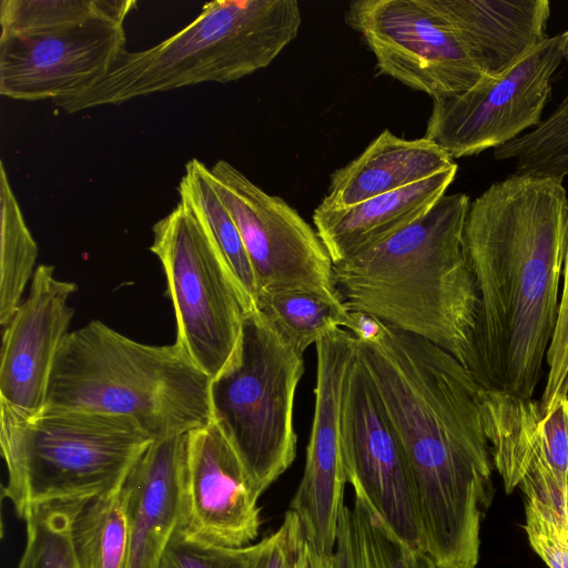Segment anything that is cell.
Instances as JSON below:
<instances>
[{
	"instance_id": "24",
	"label": "cell",
	"mask_w": 568,
	"mask_h": 568,
	"mask_svg": "<svg viewBox=\"0 0 568 568\" xmlns=\"http://www.w3.org/2000/svg\"><path fill=\"white\" fill-rule=\"evenodd\" d=\"M120 490L84 501L75 514L70 536L79 568L129 567L130 534Z\"/></svg>"
},
{
	"instance_id": "2",
	"label": "cell",
	"mask_w": 568,
	"mask_h": 568,
	"mask_svg": "<svg viewBox=\"0 0 568 568\" xmlns=\"http://www.w3.org/2000/svg\"><path fill=\"white\" fill-rule=\"evenodd\" d=\"M567 230L557 178L513 173L470 202L464 245L479 294L485 387L532 398L556 326Z\"/></svg>"
},
{
	"instance_id": "25",
	"label": "cell",
	"mask_w": 568,
	"mask_h": 568,
	"mask_svg": "<svg viewBox=\"0 0 568 568\" xmlns=\"http://www.w3.org/2000/svg\"><path fill=\"white\" fill-rule=\"evenodd\" d=\"M135 0H1L0 37L60 31L92 21L124 24Z\"/></svg>"
},
{
	"instance_id": "34",
	"label": "cell",
	"mask_w": 568,
	"mask_h": 568,
	"mask_svg": "<svg viewBox=\"0 0 568 568\" xmlns=\"http://www.w3.org/2000/svg\"><path fill=\"white\" fill-rule=\"evenodd\" d=\"M295 568H332V559L321 555L305 539Z\"/></svg>"
},
{
	"instance_id": "23",
	"label": "cell",
	"mask_w": 568,
	"mask_h": 568,
	"mask_svg": "<svg viewBox=\"0 0 568 568\" xmlns=\"http://www.w3.org/2000/svg\"><path fill=\"white\" fill-rule=\"evenodd\" d=\"M255 308L301 354L332 331L347 329L351 321V311L343 301L301 290L260 293Z\"/></svg>"
},
{
	"instance_id": "29",
	"label": "cell",
	"mask_w": 568,
	"mask_h": 568,
	"mask_svg": "<svg viewBox=\"0 0 568 568\" xmlns=\"http://www.w3.org/2000/svg\"><path fill=\"white\" fill-rule=\"evenodd\" d=\"M250 546L216 545L192 535L181 525L164 547L156 568H245Z\"/></svg>"
},
{
	"instance_id": "10",
	"label": "cell",
	"mask_w": 568,
	"mask_h": 568,
	"mask_svg": "<svg viewBox=\"0 0 568 568\" xmlns=\"http://www.w3.org/2000/svg\"><path fill=\"white\" fill-rule=\"evenodd\" d=\"M209 176L241 235L254 273L256 296L301 290L342 301L324 244L294 207L224 160L209 168Z\"/></svg>"
},
{
	"instance_id": "20",
	"label": "cell",
	"mask_w": 568,
	"mask_h": 568,
	"mask_svg": "<svg viewBox=\"0 0 568 568\" xmlns=\"http://www.w3.org/2000/svg\"><path fill=\"white\" fill-rule=\"evenodd\" d=\"M435 142L382 131L354 160L331 174L322 207H347L409 186L456 166Z\"/></svg>"
},
{
	"instance_id": "28",
	"label": "cell",
	"mask_w": 568,
	"mask_h": 568,
	"mask_svg": "<svg viewBox=\"0 0 568 568\" xmlns=\"http://www.w3.org/2000/svg\"><path fill=\"white\" fill-rule=\"evenodd\" d=\"M83 503H58L31 509L23 517L27 542L18 568H79L70 532Z\"/></svg>"
},
{
	"instance_id": "8",
	"label": "cell",
	"mask_w": 568,
	"mask_h": 568,
	"mask_svg": "<svg viewBox=\"0 0 568 568\" xmlns=\"http://www.w3.org/2000/svg\"><path fill=\"white\" fill-rule=\"evenodd\" d=\"M150 251L162 264L176 322V343L211 379L240 343L246 303L189 207L179 202L153 225Z\"/></svg>"
},
{
	"instance_id": "21",
	"label": "cell",
	"mask_w": 568,
	"mask_h": 568,
	"mask_svg": "<svg viewBox=\"0 0 568 568\" xmlns=\"http://www.w3.org/2000/svg\"><path fill=\"white\" fill-rule=\"evenodd\" d=\"M331 559L332 568H437L425 551L398 538L356 491L353 507L343 508Z\"/></svg>"
},
{
	"instance_id": "26",
	"label": "cell",
	"mask_w": 568,
	"mask_h": 568,
	"mask_svg": "<svg viewBox=\"0 0 568 568\" xmlns=\"http://www.w3.org/2000/svg\"><path fill=\"white\" fill-rule=\"evenodd\" d=\"M0 324L4 326L21 304L38 256L34 241L11 187L3 162L0 164Z\"/></svg>"
},
{
	"instance_id": "31",
	"label": "cell",
	"mask_w": 568,
	"mask_h": 568,
	"mask_svg": "<svg viewBox=\"0 0 568 568\" xmlns=\"http://www.w3.org/2000/svg\"><path fill=\"white\" fill-rule=\"evenodd\" d=\"M525 531L535 552L549 568H568V523L540 501L526 497Z\"/></svg>"
},
{
	"instance_id": "9",
	"label": "cell",
	"mask_w": 568,
	"mask_h": 568,
	"mask_svg": "<svg viewBox=\"0 0 568 568\" xmlns=\"http://www.w3.org/2000/svg\"><path fill=\"white\" fill-rule=\"evenodd\" d=\"M345 19L374 54L379 74L433 100L487 79L464 38L429 0H356Z\"/></svg>"
},
{
	"instance_id": "14",
	"label": "cell",
	"mask_w": 568,
	"mask_h": 568,
	"mask_svg": "<svg viewBox=\"0 0 568 568\" xmlns=\"http://www.w3.org/2000/svg\"><path fill=\"white\" fill-rule=\"evenodd\" d=\"M125 42L124 24L105 21L0 37V94L54 102L75 97L109 72Z\"/></svg>"
},
{
	"instance_id": "17",
	"label": "cell",
	"mask_w": 568,
	"mask_h": 568,
	"mask_svg": "<svg viewBox=\"0 0 568 568\" xmlns=\"http://www.w3.org/2000/svg\"><path fill=\"white\" fill-rule=\"evenodd\" d=\"M189 436L154 439L121 487L130 534L128 568H156L169 539L183 523Z\"/></svg>"
},
{
	"instance_id": "22",
	"label": "cell",
	"mask_w": 568,
	"mask_h": 568,
	"mask_svg": "<svg viewBox=\"0 0 568 568\" xmlns=\"http://www.w3.org/2000/svg\"><path fill=\"white\" fill-rule=\"evenodd\" d=\"M178 192L235 280L248 306L255 308L256 282L239 230L214 191L209 168L197 159L185 165Z\"/></svg>"
},
{
	"instance_id": "27",
	"label": "cell",
	"mask_w": 568,
	"mask_h": 568,
	"mask_svg": "<svg viewBox=\"0 0 568 568\" xmlns=\"http://www.w3.org/2000/svg\"><path fill=\"white\" fill-rule=\"evenodd\" d=\"M494 156L514 161L516 174L564 180L568 175V91L537 128L495 149Z\"/></svg>"
},
{
	"instance_id": "33",
	"label": "cell",
	"mask_w": 568,
	"mask_h": 568,
	"mask_svg": "<svg viewBox=\"0 0 568 568\" xmlns=\"http://www.w3.org/2000/svg\"><path fill=\"white\" fill-rule=\"evenodd\" d=\"M358 342L372 344L377 342L384 332V323L376 317L359 311H351L347 327Z\"/></svg>"
},
{
	"instance_id": "35",
	"label": "cell",
	"mask_w": 568,
	"mask_h": 568,
	"mask_svg": "<svg viewBox=\"0 0 568 568\" xmlns=\"http://www.w3.org/2000/svg\"><path fill=\"white\" fill-rule=\"evenodd\" d=\"M560 53L568 61V29L560 33Z\"/></svg>"
},
{
	"instance_id": "7",
	"label": "cell",
	"mask_w": 568,
	"mask_h": 568,
	"mask_svg": "<svg viewBox=\"0 0 568 568\" xmlns=\"http://www.w3.org/2000/svg\"><path fill=\"white\" fill-rule=\"evenodd\" d=\"M303 373V354L254 308L245 314L236 352L211 381L213 422L258 496L295 458L294 400Z\"/></svg>"
},
{
	"instance_id": "13",
	"label": "cell",
	"mask_w": 568,
	"mask_h": 568,
	"mask_svg": "<svg viewBox=\"0 0 568 568\" xmlns=\"http://www.w3.org/2000/svg\"><path fill=\"white\" fill-rule=\"evenodd\" d=\"M316 346L315 407L300 485L291 500L305 539L332 556L347 483L341 437L346 375L357 355V339L345 328L323 336Z\"/></svg>"
},
{
	"instance_id": "16",
	"label": "cell",
	"mask_w": 568,
	"mask_h": 568,
	"mask_svg": "<svg viewBox=\"0 0 568 568\" xmlns=\"http://www.w3.org/2000/svg\"><path fill=\"white\" fill-rule=\"evenodd\" d=\"M258 495L220 427L190 432L183 478V523L192 535L210 542L248 546L261 524Z\"/></svg>"
},
{
	"instance_id": "36",
	"label": "cell",
	"mask_w": 568,
	"mask_h": 568,
	"mask_svg": "<svg viewBox=\"0 0 568 568\" xmlns=\"http://www.w3.org/2000/svg\"><path fill=\"white\" fill-rule=\"evenodd\" d=\"M566 508H567V517H568V476H567V484H566Z\"/></svg>"
},
{
	"instance_id": "30",
	"label": "cell",
	"mask_w": 568,
	"mask_h": 568,
	"mask_svg": "<svg viewBox=\"0 0 568 568\" xmlns=\"http://www.w3.org/2000/svg\"><path fill=\"white\" fill-rule=\"evenodd\" d=\"M562 275L556 326L546 355L548 374L540 400L546 413L568 398V230Z\"/></svg>"
},
{
	"instance_id": "32",
	"label": "cell",
	"mask_w": 568,
	"mask_h": 568,
	"mask_svg": "<svg viewBox=\"0 0 568 568\" xmlns=\"http://www.w3.org/2000/svg\"><path fill=\"white\" fill-rule=\"evenodd\" d=\"M304 540L301 521L288 509L273 534L250 546L245 568H295Z\"/></svg>"
},
{
	"instance_id": "12",
	"label": "cell",
	"mask_w": 568,
	"mask_h": 568,
	"mask_svg": "<svg viewBox=\"0 0 568 568\" xmlns=\"http://www.w3.org/2000/svg\"><path fill=\"white\" fill-rule=\"evenodd\" d=\"M341 437L347 481L354 491L364 496L398 538L423 550L417 499L404 446L357 355L344 384Z\"/></svg>"
},
{
	"instance_id": "5",
	"label": "cell",
	"mask_w": 568,
	"mask_h": 568,
	"mask_svg": "<svg viewBox=\"0 0 568 568\" xmlns=\"http://www.w3.org/2000/svg\"><path fill=\"white\" fill-rule=\"evenodd\" d=\"M296 0H215L181 31L142 51L124 50L82 93L55 101L69 113L203 82L226 83L267 68L297 37Z\"/></svg>"
},
{
	"instance_id": "15",
	"label": "cell",
	"mask_w": 568,
	"mask_h": 568,
	"mask_svg": "<svg viewBox=\"0 0 568 568\" xmlns=\"http://www.w3.org/2000/svg\"><path fill=\"white\" fill-rule=\"evenodd\" d=\"M72 282L54 275V266L40 264L29 294L3 326L0 364V405L32 417L47 403L53 366L73 317Z\"/></svg>"
},
{
	"instance_id": "11",
	"label": "cell",
	"mask_w": 568,
	"mask_h": 568,
	"mask_svg": "<svg viewBox=\"0 0 568 568\" xmlns=\"http://www.w3.org/2000/svg\"><path fill=\"white\" fill-rule=\"evenodd\" d=\"M561 60L560 34L548 37L503 75L433 100L424 136L454 160L519 138L542 121L551 77Z\"/></svg>"
},
{
	"instance_id": "19",
	"label": "cell",
	"mask_w": 568,
	"mask_h": 568,
	"mask_svg": "<svg viewBox=\"0 0 568 568\" xmlns=\"http://www.w3.org/2000/svg\"><path fill=\"white\" fill-rule=\"evenodd\" d=\"M457 173V165L409 186L339 209L317 205L316 233L333 264L385 242L442 199Z\"/></svg>"
},
{
	"instance_id": "3",
	"label": "cell",
	"mask_w": 568,
	"mask_h": 568,
	"mask_svg": "<svg viewBox=\"0 0 568 568\" xmlns=\"http://www.w3.org/2000/svg\"><path fill=\"white\" fill-rule=\"evenodd\" d=\"M470 200L445 194L422 217L365 252L333 264L349 311L443 348L479 379V294L466 255Z\"/></svg>"
},
{
	"instance_id": "6",
	"label": "cell",
	"mask_w": 568,
	"mask_h": 568,
	"mask_svg": "<svg viewBox=\"0 0 568 568\" xmlns=\"http://www.w3.org/2000/svg\"><path fill=\"white\" fill-rule=\"evenodd\" d=\"M153 440L125 416L43 409L26 417L0 405L2 494L23 519L40 506L118 491Z\"/></svg>"
},
{
	"instance_id": "18",
	"label": "cell",
	"mask_w": 568,
	"mask_h": 568,
	"mask_svg": "<svg viewBox=\"0 0 568 568\" xmlns=\"http://www.w3.org/2000/svg\"><path fill=\"white\" fill-rule=\"evenodd\" d=\"M464 38L487 79L511 69L547 37V0H429Z\"/></svg>"
},
{
	"instance_id": "1",
	"label": "cell",
	"mask_w": 568,
	"mask_h": 568,
	"mask_svg": "<svg viewBox=\"0 0 568 568\" xmlns=\"http://www.w3.org/2000/svg\"><path fill=\"white\" fill-rule=\"evenodd\" d=\"M357 358L404 446L423 550L437 568H475L493 493L485 386L448 352L386 324L377 342L357 341Z\"/></svg>"
},
{
	"instance_id": "4",
	"label": "cell",
	"mask_w": 568,
	"mask_h": 568,
	"mask_svg": "<svg viewBox=\"0 0 568 568\" xmlns=\"http://www.w3.org/2000/svg\"><path fill=\"white\" fill-rule=\"evenodd\" d=\"M211 381L176 342L144 344L92 321L60 347L44 409L125 416L159 439L213 420Z\"/></svg>"
}]
</instances>
